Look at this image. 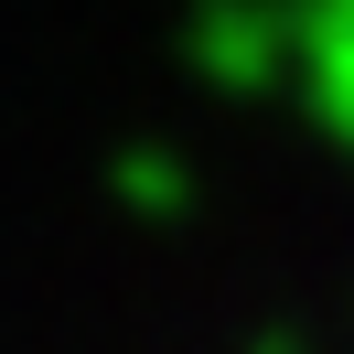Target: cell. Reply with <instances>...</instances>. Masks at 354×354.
Returning <instances> with one entry per match:
<instances>
[{
    "instance_id": "obj_1",
    "label": "cell",
    "mask_w": 354,
    "mask_h": 354,
    "mask_svg": "<svg viewBox=\"0 0 354 354\" xmlns=\"http://www.w3.org/2000/svg\"><path fill=\"white\" fill-rule=\"evenodd\" d=\"M118 183H129V194H151V204H172V161H151V151L118 161Z\"/></svg>"
}]
</instances>
